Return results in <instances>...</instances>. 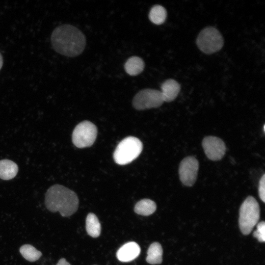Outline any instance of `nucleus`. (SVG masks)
I'll list each match as a JSON object with an SVG mask.
<instances>
[{"label": "nucleus", "mask_w": 265, "mask_h": 265, "mask_svg": "<svg viewBox=\"0 0 265 265\" xmlns=\"http://www.w3.org/2000/svg\"><path fill=\"white\" fill-rule=\"evenodd\" d=\"M142 148V143L137 138L126 137L116 147L113 153L114 160L120 165L128 164L138 157Z\"/></svg>", "instance_id": "nucleus-4"}, {"label": "nucleus", "mask_w": 265, "mask_h": 265, "mask_svg": "<svg viewBox=\"0 0 265 265\" xmlns=\"http://www.w3.org/2000/svg\"><path fill=\"white\" fill-rule=\"evenodd\" d=\"M86 230L87 234L93 238H97L100 235V223L97 217L93 213H89L87 216Z\"/></svg>", "instance_id": "nucleus-16"}, {"label": "nucleus", "mask_w": 265, "mask_h": 265, "mask_svg": "<svg viewBox=\"0 0 265 265\" xmlns=\"http://www.w3.org/2000/svg\"><path fill=\"white\" fill-rule=\"evenodd\" d=\"M196 44L203 53L212 54L221 49L224 40L216 28L209 26L204 28L199 33L196 39Z\"/></svg>", "instance_id": "nucleus-5"}, {"label": "nucleus", "mask_w": 265, "mask_h": 265, "mask_svg": "<svg viewBox=\"0 0 265 265\" xmlns=\"http://www.w3.org/2000/svg\"><path fill=\"white\" fill-rule=\"evenodd\" d=\"M253 236L260 242L265 241V223L264 221L258 224L257 230L253 233Z\"/></svg>", "instance_id": "nucleus-19"}, {"label": "nucleus", "mask_w": 265, "mask_h": 265, "mask_svg": "<svg viewBox=\"0 0 265 265\" xmlns=\"http://www.w3.org/2000/svg\"><path fill=\"white\" fill-rule=\"evenodd\" d=\"M259 195L261 200L265 202V174H264L260 179L258 186Z\"/></svg>", "instance_id": "nucleus-20"}, {"label": "nucleus", "mask_w": 265, "mask_h": 265, "mask_svg": "<svg viewBox=\"0 0 265 265\" xmlns=\"http://www.w3.org/2000/svg\"><path fill=\"white\" fill-rule=\"evenodd\" d=\"M56 265H71L64 258H62L59 260Z\"/></svg>", "instance_id": "nucleus-21"}, {"label": "nucleus", "mask_w": 265, "mask_h": 265, "mask_svg": "<svg viewBox=\"0 0 265 265\" xmlns=\"http://www.w3.org/2000/svg\"><path fill=\"white\" fill-rule=\"evenodd\" d=\"M124 68L127 73L130 76H136L143 70L144 62L138 56H132L127 60Z\"/></svg>", "instance_id": "nucleus-13"}, {"label": "nucleus", "mask_w": 265, "mask_h": 265, "mask_svg": "<svg viewBox=\"0 0 265 265\" xmlns=\"http://www.w3.org/2000/svg\"><path fill=\"white\" fill-rule=\"evenodd\" d=\"M199 162L193 156L185 158L180 162L179 168L180 179L187 186H192L196 182L199 170Z\"/></svg>", "instance_id": "nucleus-8"}, {"label": "nucleus", "mask_w": 265, "mask_h": 265, "mask_svg": "<svg viewBox=\"0 0 265 265\" xmlns=\"http://www.w3.org/2000/svg\"><path fill=\"white\" fill-rule=\"evenodd\" d=\"M140 253L139 245L133 241L129 242L122 246L116 253L117 259L122 262H129L135 259Z\"/></svg>", "instance_id": "nucleus-10"}, {"label": "nucleus", "mask_w": 265, "mask_h": 265, "mask_svg": "<svg viewBox=\"0 0 265 265\" xmlns=\"http://www.w3.org/2000/svg\"><path fill=\"white\" fill-rule=\"evenodd\" d=\"M160 88L163 101L166 102L175 99L181 89L179 83L173 79L166 80L162 83Z\"/></svg>", "instance_id": "nucleus-11"}, {"label": "nucleus", "mask_w": 265, "mask_h": 265, "mask_svg": "<svg viewBox=\"0 0 265 265\" xmlns=\"http://www.w3.org/2000/svg\"><path fill=\"white\" fill-rule=\"evenodd\" d=\"M97 134L96 126L90 121H84L77 125L74 129L72 133V141L78 148L90 147L95 142Z\"/></svg>", "instance_id": "nucleus-6"}, {"label": "nucleus", "mask_w": 265, "mask_h": 265, "mask_svg": "<svg viewBox=\"0 0 265 265\" xmlns=\"http://www.w3.org/2000/svg\"><path fill=\"white\" fill-rule=\"evenodd\" d=\"M164 101L160 91L144 89L138 92L132 100V105L137 110H143L160 106Z\"/></svg>", "instance_id": "nucleus-7"}, {"label": "nucleus", "mask_w": 265, "mask_h": 265, "mask_svg": "<svg viewBox=\"0 0 265 265\" xmlns=\"http://www.w3.org/2000/svg\"><path fill=\"white\" fill-rule=\"evenodd\" d=\"M51 41L56 52L69 57L81 54L86 44L83 33L77 27L67 24L56 27L52 33Z\"/></svg>", "instance_id": "nucleus-1"}, {"label": "nucleus", "mask_w": 265, "mask_h": 265, "mask_svg": "<svg viewBox=\"0 0 265 265\" xmlns=\"http://www.w3.org/2000/svg\"><path fill=\"white\" fill-rule=\"evenodd\" d=\"M202 144L205 155L211 160H219L225 154V144L219 137L214 136H206L203 139Z\"/></svg>", "instance_id": "nucleus-9"}, {"label": "nucleus", "mask_w": 265, "mask_h": 265, "mask_svg": "<svg viewBox=\"0 0 265 265\" xmlns=\"http://www.w3.org/2000/svg\"><path fill=\"white\" fill-rule=\"evenodd\" d=\"M156 209L155 202L149 199H144L135 204L134 211L137 214L147 216L153 213Z\"/></svg>", "instance_id": "nucleus-15"}, {"label": "nucleus", "mask_w": 265, "mask_h": 265, "mask_svg": "<svg viewBox=\"0 0 265 265\" xmlns=\"http://www.w3.org/2000/svg\"><path fill=\"white\" fill-rule=\"evenodd\" d=\"M3 64V60H2V57L1 54L0 53V70L2 67Z\"/></svg>", "instance_id": "nucleus-22"}, {"label": "nucleus", "mask_w": 265, "mask_h": 265, "mask_svg": "<svg viewBox=\"0 0 265 265\" xmlns=\"http://www.w3.org/2000/svg\"><path fill=\"white\" fill-rule=\"evenodd\" d=\"M45 205L53 212H59L63 217L74 214L79 207V198L73 191L62 185L51 186L45 194Z\"/></svg>", "instance_id": "nucleus-2"}, {"label": "nucleus", "mask_w": 265, "mask_h": 265, "mask_svg": "<svg viewBox=\"0 0 265 265\" xmlns=\"http://www.w3.org/2000/svg\"><path fill=\"white\" fill-rule=\"evenodd\" d=\"M167 12L166 9L160 5L153 6L149 13L150 20L156 25H161L166 20Z\"/></svg>", "instance_id": "nucleus-17"}, {"label": "nucleus", "mask_w": 265, "mask_h": 265, "mask_svg": "<svg viewBox=\"0 0 265 265\" xmlns=\"http://www.w3.org/2000/svg\"><path fill=\"white\" fill-rule=\"evenodd\" d=\"M260 207L255 198L248 196L239 209V226L243 235L251 233L260 218Z\"/></svg>", "instance_id": "nucleus-3"}, {"label": "nucleus", "mask_w": 265, "mask_h": 265, "mask_svg": "<svg viewBox=\"0 0 265 265\" xmlns=\"http://www.w3.org/2000/svg\"><path fill=\"white\" fill-rule=\"evenodd\" d=\"M18 167L16 163L9 159L0 160V178L4 180L13 179L17 175Z\"/></svg>", "instance_id": "nucleus-12"}, {"label": "nucleus", "mask_w": 265, "mask_h": 265, "mask_svg": "<svg viewBox=\"0 0 265 265\" xmlns=\"http://www.w3.org/2000/svg\"><path fill=\"white\" fill-rule=\"evenodd\" d=\"M23 257L29 262H35L42 256V253L30 244H24L20 248Z\"/></svg>", "instance_id": "nucleus-18"}, {"label": "nucleus", "mask_w": 265, "mask_h": 265, "mask_svg": "<svg viewBox=\"0 0 265 265\" xmlns=\"http://www.w3.org/2000/svg\"><path fill=\"white\" fill-rule=\"evenodd\" d=\"M162 253L160 244L157 242H153L148 249L146 261L152 265L161 264L162 261Z\"/></svg>", "instance_id": "nucleus-14"}]
</instances>
